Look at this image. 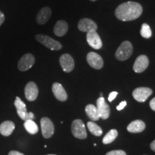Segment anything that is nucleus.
Returning a JSON list of instances; mask_svg holds the SVG:
<instances>
[{
	"mask_svg": "<svg viewBox=\"0 0 155 155\" xmlns=\"http://www.w3.org/2000/svg\"><path fill=\"white\" fill-rule=\"evenodd\" d=\"M142 12L143 8L140 4L135 2H127L118 6L115 15L119 20L129 22L139 18Z\"/></svg>",
	"mask_w": 155,
	"mask_h": 155,
	"instance_id": "f257e3e1",
	"label": "nucleus"
},
{
	"mask_svg": "<svg viewBox=\"0 0 155 155\" xmlns=\"http://www.w3.org/2000/svg\"><path fill=\"white\" fill-rule=\"evenodd\" d=\"M133 53V46L129 41H124L116 50L115 56L119 61H124L129 59Z\"/></svg>",
	"mask_w": 155,
	"mask_h": 155,
	"instance_id": "f03ea898",
	"label": "nucleus"
},
{
	"mask_svg": "<svg viewBox=\"0 0 155 155\" xmlns=\"http://www.w3.org/2000/svg\"><path fill=\"white\" fill-rule=\"evenodd\" d=\"M35 38L39 42H40L42 45L51 50H60L63 48V45L61 42L48 35L38 34L35 36Z\"/></svg>",
	"mask_w": 155,
	"mask_h": 155,
	"instance_id": "7ed1b4c3",
	"label": "nucleus"
},
{
	"mask_svg": "<svg viewBox=\"0 0 155 155\" xmlns=\"http://www.w3.org/2000/svg\"><path fill=\"white\" fill-rule=\"evenodd\" d=\"M15 106L17 109V114L22 120L27 121V120H33L35 119L34 114L32 112H28L26 105L18 96L15 98Z\"/></svg>",
	"mask_w": 155,
	"mask_h": 155,
	"instance_id": "20e7f679",
	"label": "nucleus"
},
{
	"mask_svg": "<svg viewBox=\"0 0 155 155\" xmlns=\"http://www.w3.org/2000/svg\"><path fill=\"white\" fill-rule=\"evenodd\" d=\"M71 131L75 138L85 139L87 137L86 127L81 119H75L73 121L71 126Z\"/></svg>",
	"mask_w": 155,
	"mask_h": 155,
	"instance_id": "39448f33",
	"label": "nucleus"
},
{
	"mask_svg": "<svg viewBox=\"0 0 155 155\" xmlns=\"http://www.w3.org/2000/svg\"><path fill=\"white\" fill-rule=\"evenodd\" d=\"M35 62V56L31 53H27L19 59L17 63V68L20 71L25 72L33 66Z\"/></svg>",
	"mask_w": 155,
	"mask_h": 155,
	"instance_id": "423d86ee",
	"label": "nucleus"
},
{
	"mask_svg": "<svg viewBox=\"0 0 155 155\" xmlns=\"http://www.w3.org/2000/svg\"><path fill=\"white\" fill-rule=\"evenodd\" d=\"M42 134L44 138L49 139L53 135L55 127L53 121L48 117H42L40 120Z\"/></svg>",
	"mask_w": 155,
	"mask_h": 155,
	"instance_id": "0eeeda50",
	"label": "nucleus"
},
{
	"mask_svg": "<svg viewBox=\"0 0 155 155\" xmlns=\"http://www.w3.org/2000/svg\"><path fill=\"white\" fill-rule=\"evenodd\" d=\"M152 94V89L147 87H139L134 90L132 93L134 99L139 102H145Z\"/></svg>",
	"mask_w": 155,
	"mask_h": 155,
	"instance_id": "6e6552de",
	"label": "nucleus"
},
{
	"mask_svg": "<svg viewBox=\"0 0 155 155\" xmlns=\"http://www.w3.org/2000/svg\"><path fill=\"white\" fill-rule=\"evenodd\" d=\"M39 94L38 87L35 82L30 81L27 83L25 88V95L29 101H34L37 99Z\"/></svg>",
	"mask_w": 155,
	"mask_h": 155,
	"instance_id": "1a4fd4ad",
	"label": "nucleus"
},
{
	"mask_svg": "<svg viewBox=\"0 0 155 155\" xmlns=\"http://www.w3.org/2000/svg\"><path fill=\"white\" fill-rule=\"evenodd\" d=\"M60 64L64 72L70 73L74 69L75 62L72 56L69 54H63L60 57Z\"/></svg>",
	"mask_w": 155,
	"mask_h": 155,
	"instance_id": "9d476101",
	"label": "nucleus"
},
{
	"mask_svg": "<svg viewBox=\"0 0 155 155\" xmlns=\"http://www.w3.org/2000/svg\"><path fill=\"white\" fill-rule=\"evenodd\" d=\"M96 108L98 109V114L101 119H107L110 115V107L106 104L105 98L104 97H100L96 101Z\"/></svg>",
	"mask_w": 155,
	"mask_h": 155,
	"instance_id": "9b49d317",
	"label": "nucleus"
},
{
	"mask_svg": "<svg viewBox=\"0 0 155 155\" xmlns=\"http://www.w3.org/2000/svg\"><path fill=\"white\" fill-rule=\"evenodd\" d=\"M86 60L90 66L94 68V69L100 70L104 66V61H103L101 56L94 52L88 53L87 55Z\"/></svg>",
	"mask_w": 155,
	"mask_h": 155,
	"instance_id": "f8f14e48",
	"label": "nucleus"
},
{
	"mask_svg": "<svg viewBox=\"0 0 155 155\" xmlns=\"http://www.w3.org/2000/svg\"><path fill=\"white\" fill-rule=\"evenodd\" d=\"M86 40L89 45L94 49L99 50L102 48V41L96 31H91V32H87Z\"/></svg>",
	"mask_w": 155,
	"mask_h": 155,
	"instance_id": "ddd939ff",
	"label": "nucleus"
},
{
	"mask_svg": "<svg viewBox=\"0 0 155 155\" xmlns=\"http://www.w3.org/2000/svg\"><path fill=\"white\" fill-rule=\"evenodd\" d=\"M149 63H150V61H149L148 58L146 55H139L136 59L135 63L134 64V72L137 73H141L144 72L145 70L148 68Z\"/></svg>",
	"mask_w": 155,
	"mask_h": 155,
	"instance_id": "4468645a",
	"label": "nucleus"
},
{
	"mask_svg": "<svg viewBox=\"0 0 155 155\" xmlns=\"http://www.w3.org/2000/svg\"><path fill=\"white\" fill-rule=\"evenodd\" d=\"M78 30L81 32H88L91 31H96L98 26L94 21L88 18L81 19L78 24Z\"/></svg>",
	"mask_w": 155,
	"mask_h": 155,
	"instance_id": "2eb2a0df",
	"label": "nucleus"
},
{
	"mask_svg": "<svg viewBox=\"0 0 155 155\" xmlns=\"http://www.w3.org/2000/svg\"><path fill=\"white\" fill-rule=\"evenodd\" d=\"M52 91L55 98L60 101H65L68 99L67 93L61 83H54L52 86Z\"/></svg>",
	"mask_w": 155,
	"mask_h": 155,
	"instance_id": "dca6fc26",
	"label": "nucleus"
},
{
	"mask_svg": "<svg viewBox=\"0 0 155 155\" xmlns=\"http://www.w3.org/2000/svg\"><path fill=\"white\" fill-rule=\"evenodd\" d=\"M52 15V10L50 7H43L39 11L36 17V21L39 25H44L49 20Z\"/></svg>",
	"mask_w": 155,
	"mask_h": 155,
	"instance_id": "f3484780",
	"label": "nucleus"
},
{
	"mask_svg": "<svg viewBox=\"0 0 155 155\" xmlns=\"http://www.w3.org/2000/svg\"><path fill=\"white\" fill-rule=\"evenodd\" d=\"M68 30V25L64 20H59L56 22L53 28L54 34L58 37H63Z\"/></svg>",
	"mask_w": 155,
	"mask_h": 155,
	"instance_id": "a211bd4d",
	"label": "nucleus"
},
{
	"mask_svg": "<svg viewBox=\"0 0 155 155\" xmlns=\"http://www.w3.org/2000/svg\"><path fill=\"white\" fill-rule=\"evenodd\" d=\"M15 129L14 122L5 121L0 124V134L4 137H9L12 134Z\"/></svg>",
	"mask_w": 155,
	"mask_h": 155,
	"instance_id": "6ab92c4d",
	"label": "nucleus"
},
{
	"mask_svg": "<svg viewBox=\"0 0 155 155\" xmlns=\"http://www.w3.org/2000/svg\"><path fill=\"white\" fill-rule=\"evenodd\" d=\"M145 127L146 125L144 121L141 120H135L128 125L127 130L131 133H140L144 130Z\"/></svg>",
	"mask_w": 155,
	"mask_h": 155,
	"instance_id": "aec40b11",
	"label": "nucleus"
},
{
	"mask_svg": "<svg viewBox=\"0 0 155 155\" xmlns=\"http://www.w3.org/2000/svg\"><path fill=\"white\" fill-rule=\"evenodd\" d=\"M86 113L88 118L92 121H98L100 119L99 114H98V109L96 106H95L93 104H88L86 106Z\"/></svg>",
	"mask_w": 155,
	"mask_h": 155,
	"instance_id": "412c9836",
	"label": "nucleus"
},
{
	"mask_svg": "<svg viewBox=\"0 0 155 155\" xmlns=\"http://www.w3.org/2000/svg\"><path fill=\"white\" fill-rule=\"evenodd\" d=\"M25 129L30 134H35L38 132V127L33 120H27L24 123Z\"/></svg>",
	"mask_w": 155,
	"mask_h": 155,
	"instance_id": "4be33fe9",
	"label": "nucleus"
},
{
	"mask_svg": "<svg viewBox=\"0 0 155 155\" xmlns=\"http://www.w3.org/2000/svg\"><path fill=\"white\" fill-rule=\"evenodd\" d=\"M88 126V130L90 131V132L96 137H100L102 135L103 131L99 126L97 125L96 123H94V121H89L87 124Z\"/></svg>",
	"mask_w": 155,
	"mask_h": 155,
	"instance_id": "5701e85b",
	"label": "nucleus"
},
{
	"mask_svg": "<svg viewBox=\"0 0 155 155\" xmlns=\"http://www.w3.org/2000/svg\"><path fill=\"white\" fill-rule=\"evenodd\" d=\"M118 136V131L116 129H111L105 135L103 139V143L104 144H111V142L115 140Z\"/></svg>",
	"mask_w": 155,
	"mask_h": 155,
	"instance_id": "b1692460",
	"label": "nucleus"
},
{
	"mask_svg": "<svg viewBox=\"0 0 155 155\" xmlns=\"http://www.w3.org/2000/svg\"><path fill=\"white\" fill-rule=\"evenodd\" d=\"M140 33H141V35L144 38H146V39L150 38L152 35V32L150 25L147 24V23H144V24L141 25Z\"/></svg>",
	"mask_w": 155,
	"mask_h": 155,
	"instance_id": "393cba45",
	"label": "nucleus"
},
{
	"mask_svg": "<svg viewBox=\"0 0 155 155\" xmlns=\"http://www.w3.org/2000/svg\"><path fill=\"white\" fill-rule=\"evenodd\" d=\"M106 155H127V154L123 150H114L108 152Z\"/></svg>",
	"mask_w": 155,
	"mask_h": 155,
	"instance_id": "a878e982",
	"label": "nucleus"
},
{
	"mask_svg": "<svg viewBox=\"0 0 155 155\" xmlns=\"http://www.w3.org/2000/svg\"><path fill=\"white\" fill-rule=\"evenodd\" d=\"M117 95H118V92H116V91L111 92V94H109V96H108V101L111 102L112 101H114V99L116 98Z\"/></svg>",
	"mask_w": 155,
	"mask_h": 155,
	"instance_id": "bb28decb",
	"label": "nucleus"
},
{
	"mask_svg": "<svg viewBox=\"0 0 155 155\" xmlns=\"http://www.w3.org/2000/svg\"><path fill=\"white\" fill-rule=\"evenodd\" d=\"M126 106H127V101H124L120 103L119 105L116 107V109H117L118 111H121V110L124 108Z\"/></svg>",
	"mask_w": 155,
	"mask_h": 155,
	"instance_id": "cd10ccee",
	"label": "nucleus"
},
{
	"mask_svg": "<svg viewBox=\"0 0 155 155\" xmlns=\"http://www.w3.org/2000/svg\"><path fill=\"white\" fill-rule=\"evenodd\" d=\"M150 108H152L153 111H155V97L151 100V101L150 103Z\"/></svg>",
	"mask_w": 155,
	"mask_h": 155,
	"instance_id": "c85d7f7f",
	"label": "nucleus"
},
{
	"mask_svg": "<svg viewBox=\"0 0 155 155\" xmlns=\"http://www.w3.org/2000/svg\"><path fill=\"white\" fill-rule=\"evenodd\" d=\"M5 15H4L3 13L0 11V26L3 24L4 22H5Z\"/></svg>",
	"mask_w": 155,
	"mask_h": 155,
	"instance_id": "c756f323",
	"label": "nucleus"
},
{
	"mask_svg": "<svg viewBox=\"0 0 155 155\" xmlns=\"http://www.w3.org/2000/svg\"><path fill=\"white\" fill-rule=\"evenodd\" d=\"M8 155H25V154L19 152H17V151H10V152H9Z\"/></svg>",
	"mask_w": 155,
	"mask_h": 155,
	"instance_id": "7c9ffc66",
	"label": "nucleus"
},
{
	"mask_svg": "<svg viewBox=\"0 0 155 155\" xmlns=\"http://www.w3.org/2000/svg\"><path fill=\"white\" fill-rule=\"evenodd\" d=\"M150 148L151 150H152L154 152H155V140L153 141L150 144Z\"/></svg>",
	"mask_w": 155,
	"mask_h": 155,
	"instance_id": "2f4dec72",
	"label": "nucleus"
},
{
	"mask_svg": "<svg viewBox=\"0 0 155 155\" xmlns=\"http://www.w3.org/2000/svg\"><path fill=\"white\" fill-rule=\"evenodd\" d=\"M90 1H91V2H95V1H96V0H90Z\"/></svg>",
	"mask_w": 155,
	"mask_h": 155,
	"instance_id": "473e14b6",
	"label": "nucleus"
},
{
	"mask_svg": "<svg viewBox=\"0 0 155 155\" xmlns=\"http://www.w3.org/2000/svg\"><path fill=\"white\" fill-rule=\"evenodd\" d=\"M47 155H56V154H47Z\"/></svg>",
	"mask_w": 155,
	"mask_h": 155,
	"instance_id": "72a5a7b5",
	"label": "nucleus"
}]
</instances>
